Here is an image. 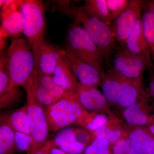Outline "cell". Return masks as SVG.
Masks as SVG:
<instances>
[{"label": "cell", "mask_w": 154, "mask_h": 154, "mask_svg": "<svg viewBox=\"0 0 154 154\" xmlns=\"http://www.w3.org/2000/svg\"><path fill=\"white\" fill-rule=\"evenodd\" d=\"M5 63L14 85L26 87L36 69V60L28 40L14 38L5 54Z\"/></svg>", "instance_id": "cell-1"}, {"label": "cell", "mask_w": 154, "mask_h": 154, "mask_svg": "<svg viewBox=\"0 0 154 154\" xmlns=\"http://www.w3.org/2000/svg\"><path fill=\"white\" fill-rule=\"evenodd\" d=\"M65 12L72 17L76 24L84 29L105 59L109 58L115 49V39L111 26L87 14L81 6L69 7L66 8Z\"/></svg>", "instance_id": "cell-2"}, {"label": "cell", "mask_w": 154, "mask_h": 154, "mask_svg": "<svg viewBox=\"0 0 154 154\" xmlns=\"http://www.w3.org/2000/svg\"><path fill=\"white\" fill-rule=\"evenodd\" d=\"M49 129L57 132L72 125H80L88 113L81 105L76 92H66L64 96L45 109Z\"/></svg>", "instance_id": "cell-3"}, {"label": "cell", "mask_w": 154, "mask_h": 154, "mask_svg": "<svg viewBox=\"0 0 154 154\" xmlns=\"http://www.w3.org/2000/svg\"><path fill=\"white\" fill-rule=\"evenodd\" d=\"M21 13L22 32L27 38L36 61L39 48L45 41L46 32L45 14L42 1L22 0Z\"/></svg>", "instance_id": "cell-4"}, {"label": "cell", "mask_w": 154, "mask_h": 154, "mask_svg": "<svg viewBox=\"0 0 154 154\" xmlns=\"http://www.w3.org/2000/svg\"><path fill=\"white\" fill-rule=\"evenodd\" d=\"M67 38V48L80 59L96 68L102 78L105 74L103 69L105 57L84 29L74 23L69 28Z\"/></svg>", "instance_id": "cell-5"}, {"label": "cell", "mask_w": 154, "mask_h": 154, "mask_svg": "<svg viewBox=\"0 0 154 154\" xmlns=\"http://www.w3.org/2000/svg\"><path fill=\"white\" fill-rule=\"evenodd\" d=\"M25 88L28 125L33 140V145L27 154H34L47 142L49 127L42 105L36 100L30 88L28 86Z\"/></svg>", "instance_id": "cell-6"}, {"label": "cell", "mask_w": 154, "mask_h": 154, "mask_svg": "<svg viewBox=\"0 0 154 154\" xmlns=\"http://www.w3.org/2000/svg\"><path fill=\"white\" fill-rule=\"evenodd\" d=\"M145 3L142 0H129L126 8L111 25L114 38L121 46L124 47L130 33L141 17Z\"/></svg>", "instance_id": "cell-7"}, {"label": "cell", "mask_w": 154, "mask_h": 154, "mask_svg": "<svg viewBox=\"0 0 154 154\" xmlns=\"http://www.w3.org/2000/svg\"><path fill=\"white\" fill-rule=\"evenodd\" d=\"M147 66L140 57L125 47L118 48L113 54L111 69L121 76L131 80H143Z\"/></svg>", "instance_id": "cell-8"}, {"label": "cell", "mask_w": 154, "mask_h": 154, "mask_svg": "<svg viewBox=\"0 0 154 154\" xmlns=\"http://www.w3.org/2000/svg\"><path fill=\"white\" fill-rule=\"evenodd\" d=\"M22 0L0 1L1 37L19 38L22 32Z\"/></svg>", "instance_id": "cell-9"}, {"label": "cell", "mask_w": 154, "mask_h": 154, "mask_svg": "<svg viewBox=\"0 0 154 154\" xmlns=\"http://www.w3.org/2000/svg\"><path fill=\"white\" fill-rule=\"evenodd\" d=\"M64 56L79 84L87 87L101 85L102 75L96 68L80 59L68 48L64 50Z\"/></svg>", "instance_id": "cell-10"}, {"label": "cell", "mask_w": 154, "mask_h": 154, "mask_svg": "<svg viewBox=\"0 0 154 154\" xmlns=\"http://www.w3.org/2000/svg\"><path fill=\"white\" fill-rule=\"evenodd\" d=\"M76 94L80 104L88 112L105 113L110 118L117 117L110 109L104 94L97 87H87L79 83Z\"/></svg>", "instance_id": "cell-11"}, {"label": "cell", "mask_w": 154, "mask_h": 154, "mask_svg": "<svg viewBox=\"0 0 154 154\" xmlns=\"http://www.w3.org/2000/svg\"><path fill=\"white\" fill-rule=\"evenodd\" d=\"M124 47L131 53L142 59L148 68H154L151 53L144 35L141 17L137 20L128 35Z\"/></svg>", "instance_id": "cell-12"}, {"label": "cell", "mask_w": 154, "mask_h": 154, "mask_svg": "<svg viewBox=\"0 0 154 154\" xmlns=\"http://www.w3.org/2000/svg\"><path fill=\"white\" fill-rule=\"evenodd\" d=\"M149 94H145L137 102L122 111V116L128 127H146L153 115L149 105Z\"/></svg>", "instance_id": "cell-13"}, {"label": "cell", "mask_w": 154, "mask_h": 154, "mask_svg": "<svg viewBox=\"0 0 154 154\" xmlns=\"http://www.w3.org/2000/svg\"><path fill=\"white\" fill-rule=\"evenodd\" d=\"M5 54L1 55L0 60V108L14 107L21 98V91L11 81L6 70Z\"/></svg>", "instance_id": "cell-14"}, {"label": "cell", "mask_w": 154, "mask_h": 154, "mask_svg": "<svg viewBox=\"0 0 154 154\" xmlns=\"http://www.w3.org/2000/svg\"><path fill=\"white\" fill-rule=\"evenodd\" d=\"M63 52L64 50L45 41L38 51L36 61V71L51 76L59 58Z\"/></svg>", "instance_id": "cell-15"}, {"label": "cell", "mask_w": 154, "mask_h": 154, "mask_svg": "<svg viewBox=\"0 0 154 154\" xmlns=\"http://www.w3.org/2000/svg\"><path fill=\"white\" fill-rule=\"evenodd\" d=\"M143 80H131L123 77L116 107L122 111L135 103L146 93Z\"/></svg>", "instance_id": "cell-16"}, {"label": "cell", "mask_w": 154, "mask_h": 154, "mask_svg": "<svg viewBox=\"0 0 154 154\" xmlns=\"http://www.w3.org/2000/svg\"><path fill=\"white\" fill-rule=\"evenodd\" d=\"M128 139L137 154H154V137L146 127H128Z\"/></svg>", "instance_id": "cell-17"}, {"label": "cell", "mask_w": 154, "mask_h": 154, "mask_svg": "<svg viewBox=\"0 0 154 154\" xmlns=\"http://www.w3.org/2000/svg\"><path fill=\"white\" fill-rule=\"evenodd\" d=\"M59 58L52 77L56 85L66 92H76L79 82L64 56Z\"/></svg>", "instance_id": "cell-18"}, {"label": "cell", "mask_w": 154, "mask_h": 154, "mask_svg": "<svg viewBox=\"0 0 154 154\" xmlns=\"http://www.w3.org/2000/svg\"><path fill=\"white\" fill-rule=\"evenodd\" d=\"M90 133L93 140L96 137H105L109 141L111 146L119 140L128 138V128L118 117L110 118L104 126Z\"/></svg>", "instance_id": "cell-19"}, {"label": "cell", "mask_w": 154, "mask_h": 154, "mask_svg": "<svg viewBox=\"0 0 154 154\" xmlns=\"http://www.w3.org/2000/svg\"><path fill=\"white\" fill-rule=\"evenodd\" d=\"M54 145L70 154H82L86 147L76 140L74 128L67 127L57 131L53 140Z\"/></svg>", "instance_id": "cell-20"}, {"label": "cell", "mask_w": 154, "mask_h": 154, "mask_svg": "<svg viewBox=\"0 0 154 154\" xmlns=\"http://www.w3.org/2000/svg\"><path fill=\"white\" fill-rule=\"evenodd\" d=\"M122 79L123 77L111 69L107 70L102 77L101 84L102 92L110 107H116L117 105Z\"/></svg>", "instance_id": "cell-21"}, {"label": "cell", "mask_w": 154, "mask_h": 154, "mask_svg": "<svg viewBox=\"0 0 154 154\" xmlns=\"http://www.w3.org/2000/svg\"><path fill=\"white\" fill-rule=\"evenodd\" d=\"M16 148L15 131L9 124L6 114L0 117V154H14Z\"/></svg>", "instance_id": "cell-22"}, {"label": "cell", "mask_w": 154, "mask_h": 154, "mask_svg": "<svg viewBox=\"0 0 154 154\" xmlns=\"http://www.w3.org/2000/svg\"><path fill=\"white\" fill-rule=\"evenodd\" d=\"M81 6L87 14L98 18L111 26L113 22L106 0H88Z\"/></svg>", "instance_id": "cell-23"}, {"label": "cell", "mask_w": 154, "mask_h": 154, "mask_svg": "<svg viewBox=\"0 0 154 154\" xmlns=\"http://www.w3.org/2000/svg\"><path fill=\"white\" fill-rule=\"evenodd\" d=\"M141 19L144 35L154 62V21L152 14V2H145Z\"/></svg>", "instance_id": "cell-24"}, {"label": "cell", "mask_w": 154, "mask_h": 154, "mask_svg": "<svg viewBox=\"0 0 154 154\" xmlns=\"http://www.w3.org/2000/svg\"><path fill=\"white\" fill-rule=\"evenodd\" d=\"M6 115L9 124L14 131L30 134L26 105Z\"/></svg>", "instance_id": "cell-25"}, {"label": "cell", "mask_w": 154, "mask_h": 154, "mask_svg": "<svg viewBox=\"0 0 154 154\" xmlns=\"http://www.w3.org/2000/svg\"><path fill=\"white\" fill-rule=\"evenodd\" d=\"M110 119L105 113L88 112L83 118L79 125L90 132H94L105 125Z\"/></svg>", "instance_id": "cell-26"}, {"label": "cell", "mask_w": 154, "mask_h": 154, "mask_svg": "<svg viewBox=\"0 0 154 154\" xmlns=\"http://www.w3.org/2000/svg\"><path fill=\"white\" fill-rule=\"evenodd\" d=\"M27 86L30 88L36 100L41 105L47 107L57 101L46 89L38 83L34 75Z\"/></svg>", "instance_id": "cell-27"}, {"label": "cell", "mask_w": 154, "mask_h": 154, "mask_svg": "<svg viewBox=\"0 0 154 154\" xmlns=\"http://www.w3.org/2000/svg\"><path fill=\"white\" fill-rule=\"evenodd\" d=\"M34 76L38 83L45 88L57 101L64 96L66 92L56 85L51 76L35 71Z\"/></svg>", "instance_id": "cell-28"}, {"label": "cell", "mask_w": 154, "mask_h": 154, "mask_svg": "<svg viewBox=\"0 0 154 154\" xmlns=\"http://www.w3.org/2000/svg\"><path fill=\"white\" fill-rule=\"evenodd\" d=\"M15 143L17 150L28 152L33 145V137L30 134L15 131Z\"/></svg>", "instance_id": "cell-29"}, {"label": "cell", "mask_w": 154, "mask_h": 154, "mask_svg": "<svg viewBox=\"0 0 154 154\" xmlns=\"http://www.w3.org/2000/svg\"><path fill=\"white\" fill-rule=\"evenodd\" d=\"M129 0H106L112 22L125 10Z\"/></svg>", "instance_id": "cell-30"}, {"label": "cell", "mask_w": 154, "mask_h": 154, "mask_svg": "<svg viewBox=\"0 0 154 154\" xmlns=\"http://www.w3.org/2000/svg\"><path fill=\"white\" fill-rule=\"evenodd\" d=\"M113 154H137L130 143L128 138H123L112 146Z\"/></svg>", "instance_id": "cell-31"}, {"label": "cell", "mask_w": 154, "mask_h": 154, "mask_svg": "<svg viewBox=\"0 0 154 154\" xmlns=\"http://www.w3.org/2000/svg\"><path fill=\"white\" fill-rule=\"evenodd\" d=\"M75 136L76 140L82 144L86 147L90 145L93 140V137L91 133L83 128H74Z\"/></svg>", "instance_id": "cell-32"}, {"label": "cell", "mask_w": 154, "mask_h": 154, "mask_svg": "<svg viewBox=\"0 0 154 154\" xmlns=\"http://www.w3.org/2000/svg\"><path fill=\"white\" fill-rule=\"evenodd\" d=\"M83 154H111L110 149L90 144L85 149Z\"/></svg>", "instance_id": "cell-33"}, {"label": "cell", "mask_w": 154, "mask_h": 154, "mask_svg": "<svg viewBox=\"0 0 154 154\" xmlns=\"http://www.w3.org/2000/svg\"><path fill=\"white\" fill-rule=\"evenodd\" d=\"M54 145L53 140H48L46 143L34 154H50L51 150Z\"/></svg>", "instance_id": "cell-34"}, {"label": "cell", "mask_w": 154, "mask_h": 154, "mask_svg": "<svg viewBox=\"0 0 154 154\" xmlns=\"http://www.w3.org/2000/svg\"><path fill=\"white\" fill-rule=\"evenodd\" d=\"M149 90L150 95L154 99V69H149Z\"/></svg>", "instance_id": "cell-35"}, {"label": "cell", "mask_w": 154, "mask_h": 154, "mask_svg": "<svg viewBox=\"0 0 154 154\" xmlns=\"http://www.w3.org/2000/svg\"><path fill=\"white\" fill-rule=\"evenodd\" d=\"M50 154H70L58 148L56 146H54L51 150Z\"/></svg>", "instance_id": "cell-36"}, {"label": "cell", "mask_w": 154, "mask_h": 154, "mask_svg": "<svg viewBox=\"0 0 154 154\" xmlns=\"http://www.w3.org/2000/svg\"><path fill=\"white\" fill-rule=\"evenodd\" d=\"M146 128L154 137V121L151 120L150 122L146 126Z\"/></svg>", "instance_id": "cell-37"}, {"label": "cell", "mask_w": 154, "mask_h": 154, "mask_svg": "<svg viewBox=\"0 0 154 154\" xmlns=\"http://www.w3.org/2000/svg\"><path fill=\"white\" fill-rule=\"evenodd\" d=\"M152 14L154 21V1L152 2Z\"/></svg>", "instance_id": "cell-38"}, {"label": "cell", "mask_w": 154, "mask_h": 154, "mask_svg": "<svg viewBox=\"0 0 154 154\" xmlns=\"http://www.w3.org/2000/svg\"><path fill=\"white\" fill-rule=\"evenodd\" d=\"M151 120H152V121H154V115H153L152 116V117L151 118Z\"/></svg>", "instance_id": "cell-39"}]
</instances>
